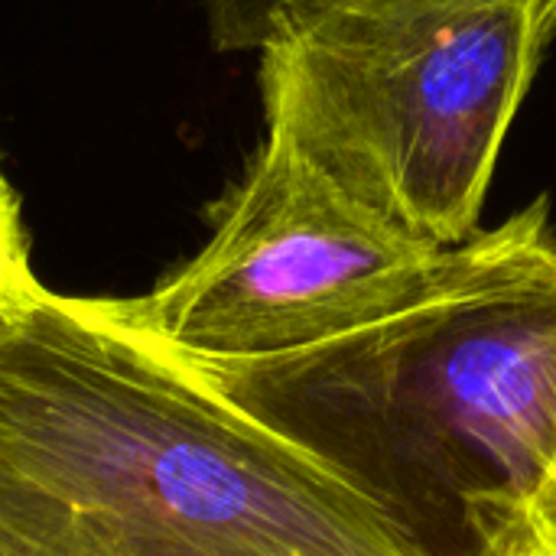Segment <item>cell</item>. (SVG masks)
<instances>
[{
    "instance_id": "obj_6",
    "label": "cell",
    "mask_w": 556,
    "mask_h": 556,
    "mask_svg": "<svg viewBox=\"0 0 556 556\" xmlns=\"http://www.w3.org/2000/svg\"><path fill=\"white\" fill-rule=\"evenodd\" d=\"M29 270V254H26V235H23V218H20V199L3 173L0 163V296L16 287Z\"/></svg>"
},
{
    "instance_id": "obj_4",
    "label": "cell",
    "mask_w": 556,
    "mask_h": 556,
    "mask_svg": "<svg viewBox=\"0 0 556 556\" xmlns=\"http://www.w3.org/2000/svg\"><path fill=\"white\" fill-rule=\"evenodd\" d=\"M443 251L349 195L290 143L264 137L199 254L121 303L186 362H261L384 316Z\"/></svg>"
},
{
    "instance_id": "obj_7",
    "label": "cell",
    "mask_w": 556,
    "mask_h": 556,
    "mask_svg": "<svg viewBox=\"0 0 556 556\" xmlns=\"http://www.w3.org/2000/svg\"><path fill=\"white\" fill-rule=\"evenodd\" d=\"M531 528L538 531H547V534H556V459L534 498V515H531Z\"/></svg>"
},
{
    "instance_id": "obj_10",
    "label": "cell",
    "mask_w": 556,
    "mask_h": 556,
    "mask_svg": "<svg viewBox=\"0 0 556 556\" xmlns=\"http://www.w3.org/2000/svg\"><path fill=\"white\" fill-rule=\"evenodd\" d=\"M534 534H541V538H547V541H554V544H556V534H547V531H538V528H534Z\"/></svg>"
},
{
    "instance_id": "obj_2",
    "label": "cell",
    "mask_w": 556,
    "mask_h": 556,
    "mask_svg": "<svg viewBox=\"0 0 556 556\" xmlns=\"http://www.w3.org/2000/svg\"><path fill=\"white\" fill-rule=\"evenodd\" d=\"M189 365L352 479L427 556H515L556 459L551 205L446 248L404 303L345 336Z\"/></svg>"
},
{
    "instance_id": "obj_11",
    "label": "cell",
    "mask_w": 556,
    "mask_h": 556,
    "mask_svg": "<svg viewBox=\"0 0 556 556\" xmlns=\"http://www.w3.org/2000/svg\"><path fill=\"white\" fill-rule=\"evenodd\" d=\"M0 556H7V554H3V551H0Z\"/></svg>"
},
{
    "instance_id": "obj_9",
    "label": "cell",
    "mask_w": 556,
    "mask_h": 556,
    "mask_svg": "<svg viewBox=\"0 0 556 556\" xmlns=\"http://www.w3.org/2000/svg\"><path fill=\"white\" fill-rule=\"evenodd\" d=\"M515 556H556V554L554 551H547V547H544V544H541V541L531 534V541H528V544H525V547H521V551H518Z\"/></svg>"
},
{
    "instance_id": "obj_3",
    "label": "cell",
    "mask_w": 556,
    "mask_h": 556,
    "mask_svg": "<svg viewBox=\"0 0 556 556\" xmlns=\"http://www.w3.org/2000/svg\"><path fill=\"white\" fill-rule=\"evenodd\" d=\"M544 0H283L257 42L267 137L456 248L531 91Z\"/></svg>"
},
{
    "instance_id": "obj_1",
    "label": "cell",
    "mask_w": 556,
    "mask_h": 556,
    "mask_svg": "<svg viewBox=\"0 0 556 556\" xmlns=\"http://www.w3.org/2000/svg\"><path fill=\"white\" fill-rule=\"evenodd\" d=\"M7 556H427L336 466L150 339L121 300L0 296Z\"/></svg>"
},
{
    "instance_id": "obj_5",
    "label": "cell",
    "mask_w": 556,
    "mask_h": 556,
    "mask_svg": "<svg viewBox=\"0 0 556 556\" xmlns=\"http://www.w3.org/2000/svg\"><path fill=\"white\" fill-rule=\"evenodd\" d=\"M283 0H208L212 29L225 49H257L270 13Z\"/></svg>"
},
{
    "instance_id": "obj_8",
    "label": "cell",
    "mask_w": 556,
    "mask_h": 556,
    "mask_svg": "<svg viewBox=\"0 0 556 556\" xmlns=\"http://www.w3.org/2000/svg\"><path fill=\"white\" fill-rule=\"evenodd\" d=\"M541 20H544V33H547V42H551V36L556 33V0H544Z\"/></svg>"
}]
</instances>
